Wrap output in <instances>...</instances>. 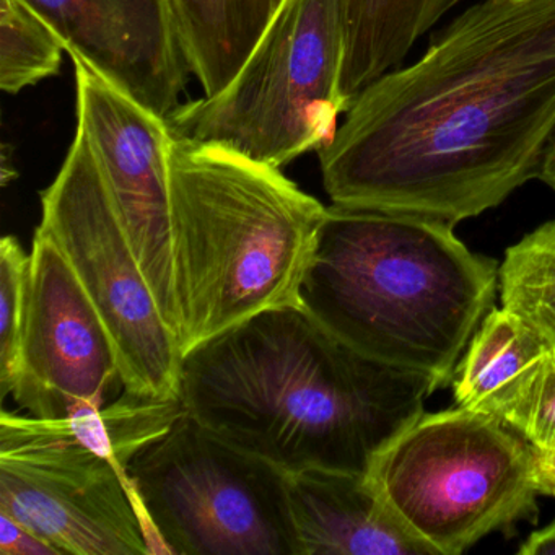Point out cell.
<instances>
[{"label": "cell", "mask_w": 555, "mask_h": 555, "mask_svg": "<svg viewBox=\"0 0 555 555\" xmlns=\"http://www.w3.org/2000/svg\"><path fill=\"white\" fill-rule=\"evenodd\" d=\"M402 528L431 555H460L521 519L535 521V450L505 421L460 408L422 414L370 467Z\"/></svg>", "instance_id": "cell-6"}, {"label": "cell", "mask_w": 555, "mask_h": 555, "mask_svg": "<svg viewBox=\"0 0 555 555\" xmlns=\"http://www.w3.org/2000/svg\"><path fill=\"white\" fill-rule=\"evenodd\" d=\"M551 349L542 337L506 308H493L454 370L456 405L505 421Z\"/></svg>", "instance_id": "cell-14"}, {"label": "cell", "mask_w": 555, "mask_h": 555, "mask_svg": "<svg viewBox=\"0 0 555 555\" xmlns=\"http://www.w3.org/2000/svg\"><path fill=\"white\" fill-rule=\"evenodd\" d=\"M538 180H541L542 183L547 184L551 190L555 191V135L552 139L551 145H548Z\"/></svg>", "instance_id": "cell-24"}, {"label": "cell", "mask_w": 555, "mask_h": 555, "mask_svg": "<svg viewBox=\"0 0 555 555\" xmlns=\"http://www.w3.org/2000/svg\"><path fill=\"white\" fill-rule=\"evenodd\" d=\"M343 90L352 102L366 86L401 67L415 43L463 0H343Z\"/></svg>", "instance_id": "cell-15"}, {"label": "cell", "mask_w": 555, "mask_h": 555, "mask_svg": "<svg viewBox=\"0 0 555 555\" xmlns=\"http://www.w3.org/2000/svg\"><path fill=\"white\" fill-rule=\"evenodd\" d=\"M67 51L63 38L25 0H0V87L17 95L56 76Z\"/></svg>", "instance_id": "cell-18"}, {"label": "cell", "mask_w": 555, "mask_h": 555, "mask_svg": "<svg viewBox=\"0 0 555 555\" xmlns=\"http://www.w3.org/2000/svg\"><path fill=\"white\" fill-rule=\"evenodd\" d=\"M76 132L86 141L139 264L175 336L180 334L171 246L170 147L167 119L103 79L79 54ZM180 344V343H178Z\"/></svg>", "instance_id": "cell-10"}, {"label": "cell", "mask_w": 555, "mask_h": 555, "mask_svg": "<svg viewBox=\"0 0 555 555\" xmlns=\"http://www.w3.org/2000/svg\"><path fill=\"white\" fill-rule=\"evenodd\" d=\"M0 554L2 555H63L27 526L0 513Z\"/></svg>", "instance_id": "cell-21"}, {"label": "cell", "mask_w": 555, "mask_h": 555, "mask_svg": "<svg viewBox=\"0 0 555 555\" xmlns=\"http://www.w3.org/2000/svg\"><path fill=\"white\" fill-rule=\"evenodd\" d=\"M538 451L555 444V353L548 352L528 388L505 417Z\"/></svg>", "instance_id": "cell-20"}, {"label": "cell", "mask_w": 555, "mask_h": 555, "mask_svg": "<svg viewBox=\"0 0 555 555\" xmlns=\"http://www.w3.org/2000/svg\"><path fill=\"white\" fill-rule=\"evenodd\" d=\"M453 229L333 204L300 308L363 356L448 385L499 287L496 262L470 251Z\"/></svg>", "instance_id": "cell-3"}, {"label": "cell", "mask_w": 555, "mask_h": 555, "mask_svg": "<svg viewBox=\"0 0 555 555\" xmlns=\"http://www.w3.org/2000/svg\"><path fill=\"white\" fill-rule=\"evenodd\" d=\"M519 555H555V519L551 525L532 532L521 547Z\"/></svg>", "instance_id": "cell-23"}, {"label": "cell", "mask_w": 555, "mask_h": 555, "mask_svg": "<svg viewBox=\"0 0 555 555\" xmlns=\"http://www.w3.org/2000/svg\"><path fill=\"white\" fill-rule=\"evenodd\" d=\"M555 135V0H480L366 86L318 152L337 206L456 225L539 178Z\"/></svg>", "instance_id": "cell-1"}, {"label": "cell", "mask_w": 555, "mask_h": 555, "mask_svg": "<svg viewBox=\"0 0 555 555\" xmlns=\"http://www.w3.org/2000/svg\"><path fill=\"white\" fill-rule=\"evenodd\" d=\"M499 287L502 307L521 318L555 353V220L506 249Z\"/></svg>", "instance_id": "cell-17"}, {"label": "cell", "mask_w": 555, "mask_h": 555, "mask_svg": "<svg viewBox=\"0 0 555 555\" xmlns=\"http://www.w3.org/2000/svg\"><path fill=\"white\" fill-rule=\"evenodd\" d=\"M284 0H177L191 73L204 95L232 82Z\"/></svg>", "instance_id": "cell-16"}, {"label": "cell", "mask_w": 555, "mask_h": 555, "mask_svg": "<svg viewBox=\"0 0 555 555\" xmlns=\"http://www.w3.org/2000/svg\"><path fill=\"white\" fill-rule=\"evenodd\" d=\"M0 513L66 555H151L128 473L63 421L0 414Z\"/></svg>", "instance_id": "cell-9"}, {"label": "cell", "mask_w": 555, "mask_h": 555, "mask_svg": "<svg viewBox=\"0 0 555 555\" xmlns=\"http://www.w3.org/2000/svg\"><path fill=\"white\" fill-rule=\"evenodd\" d=\"M41 230L79 279L118 357L122 391L181 399L183 352L139 264L86 141L74 134L53 183L41 193Z\"/></svg>", "instance_id": "cell-8"}, {"label": "cell", "mask_w": 555, "mask_h": 555, "mask_svg": "<svg viewBox=\"0 0 555 555\" xmlns=\"http://www.w3.org/2000/svg\"><path fill=\"white\" fill-rule=\"evenodd\" d=\"M31 255L14 235L0 242V396L17 382L22 340L30 305Z\"/></svg>", "instance_id": "cell-19"}, {"label": "cell", "mask_w": 555, "mask_h": 555, "mask_svg": "<svg viewBox=\"0 0 555 555\" xmlns=\"http://www.w3.org/2000/svg\"><path fill=\"white\" fill-rule=\"evenodd\" d=\"M103 79L168 119L191 66L177 0H25Z\"/></svg>", "instance_id": "cell-12"}, {"label": "cell", "mask_w": 555, "mask_h": 555, "mask_svg": "<svg viewBox=\"0 0 555 555\" xmlns=\"http://www.w3.org/2000/svg\"><path fill=\"white\" fill-rule=\"evenodd\" d=\"M30 255V305L14 401L44 421L103 408L116 383L122 385L112 337L63 251L40 227Z\"/></svg>", "instance_id": "cell-11"}, {"label": "cell", "mask_w": 555, "mask_h": 555, "mask_svg": "<svg viewBox=\"0 0 555 555\" xmlns=\"http://www.w3.org/2000/svg\"><path fill=\"white\" fill-rule=\"evenodd\" d=\"M438 388L363 356L300 307L258 314L184 353L181 365L184 411L284 473L369 476Z\"/></svg>", "instance_id": "cell-2"}, {"label": "cell", "mask_w": 555, "mask_h": 555, "mask_svg": "<svg viewBox=\"0 0 555 555\" xmlns=\"http://www.w3.org/2000/svg\"><path fill=\"white\" fill-rule=\"evenodd\" d=\"M535 480L541 495L555 496V444L547 451L535 450Z\"/></svg>", "instance_id": "cell-22"}, {"label": "cell", "mask_w": 555, "mask_h": 555, "mask_svg": "<svg viewBox=\"0 0 555 555\" xmlns=\"http://www.w3.org/2000/svg\"><path fill=\"white\" fill-rule=\"evenodd\" d=\"M170 207L183 357L266 311L300 307L327 207L281 168L173 135Z\"/></svg>", "instance_id": "cell-4"}, {"label": "cell", "mask_w": 555, "mask_h": 555, "mask_svg": "<svg viewBox=\"0 0 555 555\" xmlns=\"http://www.w3.org/2000/svg\"><path fill=\"white\" fill-rule=\"evenodd\" d=\"M344 60L343 0H284L232 82L181 103L167 119L171 134L275 168L318 154L352 103Z\"/></svg>", "instance_id": "cell-5"}, {"label": "cell", "mask_w": 555, "mask_h": 555, "mask_svg": "<svg viewBox=\"0 0 555 555\" xmlns=\"http://www.w3.org/2000/svg\"><path fill=\"white\" fill-rule=\"evenodd\" d=\"M126 473L151 555H295L284 470L186 411Z\"/></svg>", "instance_id": "cell-7"}, {"label": "cell", "mask_w": 555, "mask_h": 555, "mask_svg": "<svg viewBox=\"0 0 555 555\" xmlns=\"http://www.w3.org/2000/svg\"><path fill=\"white\" fill-rule=\"evenodd\" d=\"M295 555H431L383 502L369 476L285 473Z\"/></svg>", "instance_id": "cell-13"}]
</instances>
